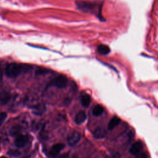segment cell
<instances>
[{
	"instance_id": "1",
	"label": "cell",
	"mask_w": 158,
	"mask_h": 158,
	"mask_svg": "<svg viewBox=\"0 0 158 158\" xmlns=\"http://www.w3.org/2000/svg\"><path fill=\"white\" fill-rule=\"evenodd\" d=\"M76 4L77 8L83 12L92 13L99 19L102 17L101 15L102 4L99 2L80 1L76 2Z\"/></svg>"
},
{
	"instance_id": "2",
	"label": "cell",
	"mask_w": 158,
	"mask_h": 158,
	"mask_svg": "<svg viewBox=\"0 0 158 158\" xmlns=\"http://www.w3.org/2000/svg\"><path fill=\"white\" fill-rule=\"evenodd\" d=\"M23 67L17 63H10L6 67V74L10 78L17 77L21 72Z\"/></svg>"
},
{
	"instance_id": "3",
	"label": "cell",
	"mask_w": 158,
	"mask_h": 158,
	"mask_svg": "<svg viewBox=\"0 0 158 158\" xmlns=\"http://www.w3.org/2000/svg\"><path fill=\"white\" fill-rule=\"evenodd\" d=\"M68 79L65 75H59L54 78L50 83V85L55 86L59 88H64L67 86Z\"/></svg>"
},
{
	"instance_id": "4",
	"label": "cell",
	"mask_w": 158,
	"mask_h": 158,
	"mask_svg": "<svg viewBox=\"0 0 158 158\" xmlns=\"http://www.w3.org/2000/svg\"><path fill=\"white\" fill-rule=\"evenodd\" d=\"M81 136L80 134L76 131H72L67 138V143L70 146H73L76 145L80 140Z\"/></svg>"
},
{
	"instance_id": "5",
	"label": "cell",
	"mask_w": 158,
	"mask_h": 158,
	"mask_svg": "<svg viewBox=\"0 0 158 158\" xmlns=\"http://www.w3.org/2000/svg\"><path fill=\"white\" fill-rule=\"evenodd\" d=\"M29 137L26 135H19L15 139L14 143L17 148H21L24 147L28 142Z\"/></svg>"
},
{
	"instance_id": "6",
	"label": "cell",
	"mask_w": 158,
	"mask_h": 158,
	"mask_svg": "<svg viewBox=\"0 0 158 158\" xmlns=\"http://www.w3.org/2000/svg\"><path fill=\"white\" fill-rule=\"evenodd\" d=\"M65 145L62 143H57L54 144L49 149L48 152V155L49 156L54 157L57 156L64 148Z\"/></svg>"
},
{
	"instance_id": "7",
	"label": "cell",
	"mask_w": 158,
	"mask_h": 158,
	"mask_svg": "<svg viewBox=\"0 0 158 158\" xmlns=\"http://www.w3.org/2000/svg\"><path fill=\"white\" fill-rule=\"evenodd\" d=\"M142 149V143L139 141H137L134 143L130 148V153L132 155L137 156Z\"/></svg>"
},
{
	"instance_id": "8",
	"label": "cell",
	"mask_w": 158,
	"mask_h": 158,
	"mask_svg": "<svg viewBox=\"0 0 158 158\" xmlns=\"http://www.w3.org/2000/svg\"><path fill=\"white\" fill-rule=\"evenodd\" d=\"M86 118V115L85 112L83 111H80L78 112L75 116V122L77 124H81L83 123Z\"/></svg>"
},
{
	"instance_id": "9",
	"label": "cell",
	"mask_w": 158,
	"mask_h": 158,
	"mask_svg": "<svg viewBox=\"0 0 158 158\" xmlns=\"http://www.w3.org/2000/svg\"><path fill=\"white\" fill-rule=\"evenodd\" d=\"M93 136L96 139H102L106 136V131L103 128L98 127L94 131Z\"/></svg>"
},
{
	"instance_id": "10",
	"label": "cell",
	"mask_w": 158,
	"mask_h": 158,
	"mask_svg": "<svg viewBox=\"0 0 158 158\" xmlns=\"http://www.w3.org/2000/svg\"><path fill=\"white\" fill-rule=\"evenodd\" d=\"M10 99V94L7 91H2L0 93V103L2 105L7 104Z\"/></svg>"
},
{
	"instance_id": "11",
	"label": "cell",
	"mask_w": 158,
	"mask_h": 158,
	"mask_svg": "<svg viewBox=\"0 0 158 158\" xmlns=\"http://www.w3.org/2000/svg\"><path fill=\"white\" fill-rule=\"evenodd\" d=\"M120 122V119L119 117H117V116H114L109 121V123H108V129L109 130H111L112 129H114L117 125H118L119 124Z\"/></svg>"
},
{
	"instance_id": "12",
	"label": "cell",
	"mask_w": 158,
	"mask_h": 158,
	"mask_svg": "<svg viewBox=\"0 0 158 158\" xmlns=\"http://www.w3.org/2000/svg\"><path fill=\"white\" fill-rule=\"evenodd\" d=\"M97 51L101 55H107L110 52V49L107 45L100 44L97 48Z\"/></svg>"
},
{
	"instance_id": "13",
	"label": "cell",
	"mask_w": 158,
	"mask_h": 158,
	"mask_svg": "<svg viewBox=\"0 0 158 158\" xmlns=\"http://www.w3.org/2000/svg\"><path fill=\"white\" fill-rule=\"evenodd\" d=\"M32 110H33V114L38 115H40L44 112V111L46 110V107H45L44 105L39 104V105H37V106H35V107H33L32 109Z\"/></svg>"
},
{
	"instance_id": "14",
	"label": "cell",
	"mask_w": 158,
	"mask_h": 158,
	"mask_svg": "<svg viewBox=\"0 0 158 158\" xmlns=\"http://www.w3.org/2000/svg\"><path fill=\"white\" fill-rule=\"evenodd\" d=\"M91 102V98L88 94H84L81 97V103L85 107H88Z\"/></svg>"
},
{
	"instance_id": "15",
	"label": "cell",
	"mask_w": 158,
	"mask_h": 158,
	"mask_svg": "<svg viewBox=\"0 0 158 158\" xmlns=\"http://www.w3.org/2000/svg\"><path fill=\"white\" fill-rule=\"evenodd\" d=\"M103 111H104L103 107L101 105L98 104V105L95 106L93 107V109H92V114L93 115L98 117V116L101 115L102 114Z\"/></svg>"
},
{
	"instance_id": "16",
	"label": "cell",
	"mask_w": 158,
	"mask_h": 158,
	"mask_svg": "<svg viewBox=\"0 0 158 158\" xmlns=\"http://www.w3.org/2000/svg\"><path fill=\"white\" fill-rule=\"evenodd\" d=\"M20 127L19 126H14L10 129L9 133L11 136H14L18 135L20 133Z\"/></svg>"
},
{
	"instance_id": "17",
	"label": "cell",
	"mask_w": 158,
	"mask_h": 158,
	"mask_svg": "<svg viewBox=\"0 0 158 158\" xmlns=\"http://www.w3.org/2000/svg\"><path fill=\"white\" fill-rule=\"evenodd\" d=\"M20 152L17 149H9L7 151V154L12 157H18L20 155Z\"/></svg>"
},
{
	"instance_id": "18",
	"label": "cell",
	"mask_w": 158,
	"mask_h": 158,
	"mask_svg": "<svg viewBox=\"0 0 158 158\" xmlns=\"http://www.w3.org/2000/svg\"><path fill=\"white\" fill-rule=\"evenodd\" d=\"M48 72H48V69H44V68H39L38 70H36V74L38 75H40L46 74Z\"/></svg>"
},
{
	"instance_id": "19",
	"label": "cell",
	"mask_w": 158,
	"mask_h": 158,
	"mask_svg": "<svg viewBox=\"0 0 158 158\" xmlns=\"http://www.w3.org/2000/svg\"><path fill=\"white\" fill-rule=\"evenodd\" d=\"M7 117V114L6 112H0V125H1Z\"/></svg>"
},
{
	"instance_id": "20",
	"label": "cell",
	"mask_w": 158,
	"mask_h": 158,
	"mask_svg": "<svg viewBox=\"0 0 158 158\" xmlns=\"http://www.w3.org/2000/svg\"><path fill=\"white\" fill-rule=\"evenodd\" d=\"M136 158H148V156L145 152H141L137 155Z\"/></svg>"
},
{
	"instance_id": "21",
	"label": "cell",
	"mask_w": 158,
	"mask_h": 158,
	"mask_svg": "<svg viewBox=\"0 0 158 158\" xmlns=\"http://www.w3.org/2000/svg\"><path fill=\"white\" fill-rule=\"evenodd\" d=\"M53 158H69V155L67 154H64L59 156H56Z\"/></svg>"
},
{
	"instance_id": "22",
	"label": "cell",
	"mask_w": 158,
	"mask_h": 158,
	"mask_svg": "<svg viewBox=\"0 0 158 158\" xmlns=\"http://www.w3.org/2000/svg\"><path fill=\"white\" fill-rule=\"evenodd\" d=\"M0 158H7V157H4V156H3V157H1Z\"/></svg>"
},
{
	"instance_id": "23",
	"label": "cell",
	"mask_w": 158,
	"mask_h": 158,
	"mask_svg": "<svg viewBox=\"0 0 158 158\" xmlns=\"http://www.w3.org/2000/svg\"><path fill=\"white\" fill-rule=\"evenodd\" d=\"M0 72H1V65H0Z\"/></svg>"
},
{
	"instance_id": "24",
	"label": "cell",
	"mask_w": 158,
	"mask_h": 158,
	"mask_svg": "<svg viewBox=\"0 0 158 158\" xmlns=\"http://www.w3.org/2000/svg\"><path fill=\"white\" fill-rule=\"evenodd\" d=\"M0 144H1V139H0Z\"/></svg>"
}]
</instances>
